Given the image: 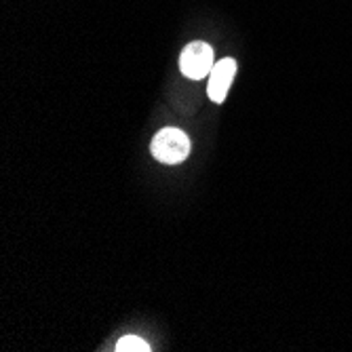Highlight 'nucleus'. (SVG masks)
<instances>
[{"label":"nucleus","mask_w":352,"mask_h":352,"mask_svg":"<svg viewBox=\"0 0 352 352\" xmlns=\"http://www.w3.org/2000/svg\"><path fill=\"white\" fill-rule=\"evenodd\" d=\"M152 154L156 161H161L165 165H177L186 161L190 154V140L182 129L167 126V129H161L154 135Z\"/></svg>","instance_id":"1"},{"label":"nucleus","mask_w":352,"mask_h":352,"mask_svg":"<svg viewBox=\"0 0 352 352\" xmlns=\"http://www.w3.org/2000/svg\"><path fill=\"white\" fill-rule=\"evenodd\" d=\"M213 66H215L213 49H211V45L201 43V41L190 43L179 55V70L192 80H201V78L209 76Z\"/></svg>","instance_id":"2"},{"label":"nucleus","mask_w":352,"mask_h":352,"mask_svg":"<svg viewBox=\"0 0 352 352\" xmlns=\"http://www.w3.org/2000/svg\"><path fill=\"white\" fill-rule=\"evenodd\" d=\"M234 74H236V61L232 57H223L221 61L215 63L209 74V87H207L211 102L221 104L226 100L228 89L234 80Z\"/></svg>","instance_id":"3"},{"label":"nucleus","mask_w":352,"mask_h":352,"mask_svg":"<svg viewBox=\"0 0 352 352\" xmlns=\"http://www.w3.org/2000/svg\"><path fill=\"white\" fill-rule=\"evenodd\" d=\"M114 350L116 352H150V346H148V342H144L138 336H124L118 340Z\"/></svg>","instance_id":"4"}]
</instances>
